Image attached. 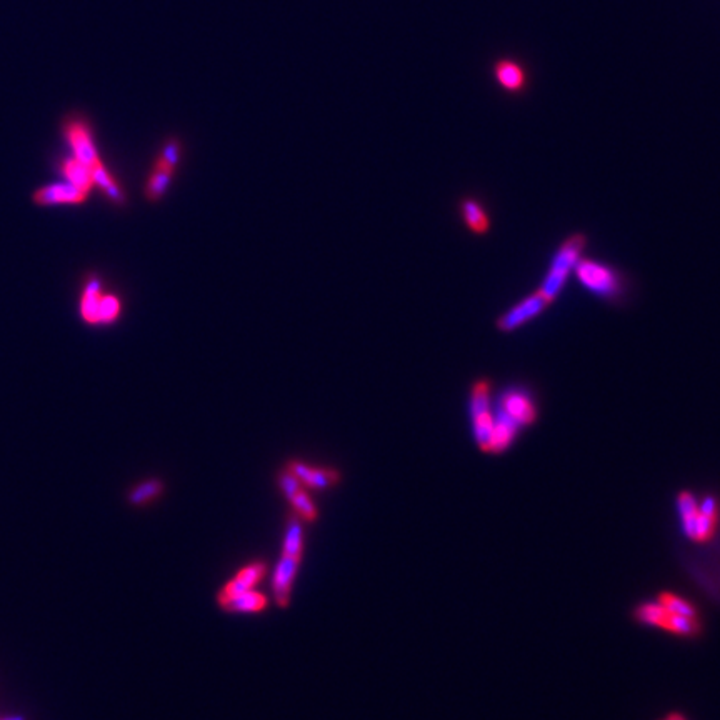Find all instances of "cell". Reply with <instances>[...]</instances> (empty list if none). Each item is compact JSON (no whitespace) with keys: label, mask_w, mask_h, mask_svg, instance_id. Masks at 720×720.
<instances>
[{"label":"cell","mask_w":720,"mask_h":720,"mask_svg":"<svg viewBox=\"0 0 720 720\" xmlns=\"http://www.w3.org/2000/svg\"><path fill=\"white\" fill-rule=\"evenodd\" d=\"M288 470L299 478L302 486L312 488V490H325L339 484L341 476L333 469H324V467H312L304 462H290L287 466Z\"/></svg>","instance_id":"11"},{"label":"cell","mask_w":720,"mask_h":720,"mask_svg":"<svg viewBox=\"0 0 720 720\" xmlns=\"http://www.w3.org/2000/svg\"><path fill=\"white\" fill-rule=\"evenodd\" d=\"M496 382L490 377H477L470 386L469 392V414H470V425L472 435L477 447L488 454L490 441L494 433V396H496Z\"/></svg>","instance_id":"6"},{"label":"cell","mask_w":720,"mask_h":720,"mask_svg":"<svg viewBox=\"0 0 720 720\" xmlns=\"http://www.w3.org/2000/svg\"><path fill=\"white\" fill-rule=\"evenodd\" d=\"M588 247V233L572 232L564 237V241L555 249L554 255L549 262V270L543 278L542 284L537 287L543 297H547L552 304L557 302L561 294L564 292L569 278L574 276V269L579 260L586 255Z\"/></svg>","instance_id":"4"},{"label":"cell","mask_w":720,"mask_h":720,"mask_svg":"<svg viewBox=\"0 0 720 720\" xmlns=\"http://www.w3.org/2000/svg\"><path fill=\"white\" fill-rule=\"evenodd\" d=\"M633 617L639 624L664 629L684 639H696L702 632L696 604L674 592H661L654 600L639 604Z\"/></svg>","instance_id":"2"},{"label":"cell","mask_w":720,"mask_h":720,"mask_svg":"<svg viewBox=\"0 0 720 720\" xmlns=\"http://www.w3.org/2000/svg\"><path fill=\"white\" fill-rule=\"evenodd\" d=\"M62 174L66 176L67 182L84 188L87 192H90V188L94 186L92 169L86 166V164H82V162H78L76 157H70V159H66L62 162Z\"/></svg>","instance_id":"16"},{"label":"cell","mask_w":720,"mask_h":720,"mask_svg":"<svg viewBox=\"0 0 720 720\" xmlns=\"http://www.w3.org/2000/svg\"><path fill=\"white\" fill-rule=\"evenodd\" d=\"M89 196L87 190L77 187L70 182H64V184H56V186H47V187L39 188L33 194V200L39 205H57V204H80L84 202L86 197Z\"/></svg>","instance_id":"12"},{"label":"cell","mask_w":720,"mask_h":720,"mask_svg":"<svg viewBox=\"0 0 720 720\" xmlns=\"http://www.w3.org/2000/svg\"><path fill=\"white\" fill-rule=\"evenodd\" d=\"M302 555L286 554L282 552L278 559L274 577H272V592L278 607H287L292 597L294 580L299 570Z\"/></svg>","instance_id":"10"},{"label":"cell","mask_w":720,"mask_h":720,"mask_svg":"<svg viewBox=\"0 0 720 720\" xmlns=\"http://www.w3.org/2000/svg\"><path fill=\"white\" fill-rule=\"evenodd\" d=\"M266 574L267 564L266 562H262V561H255V562H251V564L242 567V569L221 588V592H219V596H217L219 606L222 607L225 602H229V600L235 597V596L244 594L247 590H252V588H257V586L262 582V579L266 577Z\"/></svg>","instance_id":"9"},{"label":"cell","mask_w":720,"mask_h":720,"mask_svg":"<svg viewBox=\"0 0 720 720\" xmlns=\"http://www.w3.org/2000/svg\"><path fill=\"white\" fill-rule=\"evenodd\" d=\"M66 137L68 144L72 147V152H74L72 157H76L78 162L90 167L92 174H94V170L102 166V160H100L97 149L94 144L89 125L80 119L68 121L66 123Z\"/></svg>","instance_id":"8"},{"label":"cell","mask_w":720,"mask_h":720,"mask_svg":"<svg viewBox=\"0 0 720 720\" xmlns=\"http://www.w3.org/2000/svg\"><path fill=\"white\" fill-rule=\"evenodd\" d=\"M269 606V598L266 594L259 592V590H247L244 594H239L235 597L231 598L229 602H225L222 606V609L231 614H259L262 610H266Z\"/></svg>","instance_id":"14"},{"label":"cell","mask_w":720,"mask_h":720,"mask_svg":"<svg viewBox=\"0 0 720 720\" xmlns=\"http://www.w3.org/2000/svg\"><path fill=\"white\" fill-rule=\"evenodd\" d=\"M178 159H180V144H178V141L172 139V141H169V142L164 145L162 156L159 157L156 166L166 167V169L176 170Z\"/></svg>","instance_id":"22"},{"label":"cell","mask_w":720,"mask_h":720,"mask_svg":"<svg viewBox=\"0 0 720 720\" xmlns=\"http://www.w3.org/2000/svg\"><path fill=\"white\" fill-rule=\"evenodd\" d=\"M459 211H460V217L464 221V225L469 229V232L474 233L477 237H484L490 232L492 219H490V214L482 200L476 199V197H466L460 202Z\"/></svg>","instance_id":"13"},{"label":"cell","mask_w":720,"mask_h":720,"mask_svg":"<svg viewBox=\"0 0 720 720\" xmlns=\"http://www.w3.org/2000/svg\"><path fill=\"white\" fill-rule=\"evenodd\" d=\"M541 410L533 387L525 384H510L494 396V433L488 454L507 452L525 429L539 421Z\"/></svg>","instance_id":"1"},{"label":"cell","mask_w":720,"mask_h":720,"mask_svg":"<svg viewBox=\"0 0 720 720\" xmlns=\"http://www.w3.org/2000/svg\"><path fill=\"white\" fill-rule=\"evenodd\" d=\"M662 720H688V717L682 715V714H679V712H672V714H669V715Z\"/></svg>","instance_id":"24"},{"label":"cell","mask_w":720,"mask_h":720,"mask_svg":"<svg viewBox=\"0 0 720 720\" xmlns=\"http://www.w3.org/2000/svg\"><path fill=\"white\" fill-rule=\"evenodd\" d=\"M677 510L682 522V531L694 542H706L714 537L720 521L719 502L714 497L696 499L692 492H680L677 496Z\"/></svg>","instance_id":"5"},{"label":"cell","mask_w":720,"mask_h":720,"mask_svg":"<svg viewBox=\"0 0 720 720\" xmlns=\"http://www.w3.org/2000/svg\"><path fill=\"white\" fill-rule=\"evenodd\" d=\"M574 278L590 296L610 305H621L629 296L627 274L606 260L584 255L574 269Z\"/></svg>","instance_id":"3"},{"label":"cell","mask_w":720,"mask_h":720,"mask_svg":"<svg viewBox=\"0 0 720 720\" xmlns=\"http://www.w3.org/2000/svg\"><path fill=\"white\" fill-rule=\"evenodd\" d=\"M7 720H21V719H7Z\"/></svg>","instance_id":"25"},{"label":"cell","mask_w":720,"mask_h":720,"mask_svg":"<svg viewBox=\"0 0 720 720\" xmlns=\"http://www.w3.org/2000/svg\"><path fill=\"white\" fill-rule=\"evenodd\" d=\"M121 314V300L115 296H102L97 312V324L114 322Z\"/></svg>","instance_id":"21"},{"label":"cell","mask_w":720,"mask_h":720,"mask_svg":"<svg viewBox=\"0 0 720 720\" xmlns=\"http://www.w3.org/2000/svg\"><path fill=\"white\" fill-rule=\"evenodd\" d=\"M174 176L172 169H166V167L156 166L154 172L150 174L149 182H147V188L145 194L150 200L160 199L166 194L167 188L170 186V180Z\"/></svg>","instance_id":"19"},{"label":"cell","mask_w":720,"mask_h":720,"mask_svg":"<svg viewBox=\"0 0 720 720\" xmlns=\"http://www.w3.org/2000/svg\"><path fill=\"white\" fill-rule=\"evenodd\" d=\"M278 488L282 490V494L286 496V499H290L294 494H297L300 488H304L302 482L297 477L294 476L288 469H286L282 474H278Z\"/></svg>","instance_id":"23"},{"label":"cell","mask_w":720,"mask_h":720,"mask_svg":"<svg viewBox=\"0 0 720 720\" xmlns=\"http://www.w3.org/2000/svg\"><path fill=\"white\" fill-rule=\"evenodd\" d=\"M290 506L296 512V515L299 517L300 521L315 522L319 517V510L315 507L314 500H312L309 492L305 488H300L297 494H294L290 499Z\"/></svg>","instance_id":"20"},{"label":"cell","mask_w":720,"mask_h":720,"mask_svg":"<svg viewBox=\"0 0 720 720\" xmlns=\"http://www.w3.org/2000/svg\"><path fill=\"white\" fill-rule=\"evenodd\" d=\"M552 305L554 304L547 297H543L539 290H533L500 314L496 319V329L502 333H515L525 327L527 324L539 319L543 312L549 311Z\"/></svg>","instance_id":"7"},{"label":"cell","mask_w":720,"mask_h":720,"mask_svg":"<svg viewBox=\"0 0 720 720\" xmlns=\"http://www.w3.org/2000/svg\"><path fill=\"white\" fill-rule=\"evenodd\" d=\"M164 492V484L159 478H149L142 484L135 486L129 494V502L132 506H145L150 504L152 500H156L159 496H162Z\"/></svg>","instance_id":"18"},{"label":"cell","mask_w":720,"mask_h":720,"mask_svg":"<svg viewBox=\"0 0 720 720\" xmlns=\"http://www.w3.org/2000/svg\"><path fill=\"white\" fill-rule=\"evenodd\" d=\"M100 297H102V290H100L99 278H92L84 288V294L80 299V314L87 324H97Z\"/></svg>","instance_id":"17"},{"label":"cell","mask_w":720,"mask_h":720,"mask_svg":"<svg viewBox=\"0 0 720 720\" xmlns=\"http://www.w3.org/2000/svg\"><path fill=\"white\" fill-rule=\"evenodd\" d=\"M496 77L500 86L512 94H517L525 87V72L519 64L502 60L496 66Z\"/></svg>","instance_id":"15"}]
</instances>
